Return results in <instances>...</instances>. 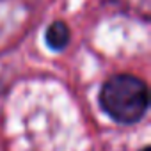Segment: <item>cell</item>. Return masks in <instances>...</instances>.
<instances>
[{
    "label": "cell",
    "instance_id": "1",
    "mask_svg": "<svg viewBox=\"0 0 151 151\" xmlns=\"http://www.w3.org/2000/svg\"><path fill=\"white\" fill-rule=\"evenodd\" d=\"M147 86L133 75H114L100 93L101 109L117 123H137L147 110Z\"/></svg>",
    "mask_w": 151,
    "mask_h": 151
},
{
    "label": "cell",
    "instance_id": "2",
    "mask_svg": "<svg viewBox=\"0 0 151 151\" xmlns=\"http://www.w3.org/2000/svg\"><path fill=\"white\" fill-rule=\"evenodd\" d=\"M45 39H46V45L52 50H62L69 43V27L64 22H53L46 29Z\"/></svg>",
    "mask_w": 151,
    "mask_h": 151
},
{
    "label": "cell",
    "instance_id": "3",
    "mask_svg": "<svg viewBox=\"0 0 151 151\" xmlns=\"http://www.w3.org/2000/svg\"><path fill=\"white\" fill-rule=\"evenodd\" d=\"M140 151H149V147H147V146H146V147H142V149H140Z\"/></svg>",
    "mask_w": 151,
    "mask_h": 151
}]
</instances>
